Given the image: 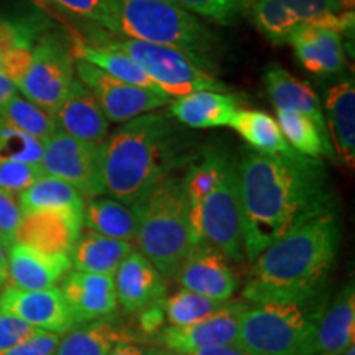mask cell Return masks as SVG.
<instances>
[{"label":"cell","instance_id":"14","mask_svg":"<svg viewBox=\"0 0 355 355\" xmlns=\"http://www.w3.org/2000/svg\"><path fill=\"white\" fill-rule=\"evenodd\" d=\"M0 311L21 319L35 329L58 336L66 334L76 326L58 288L24 291L7 286L0 293Z\"/></svg>","mask_w":355,"mask_h":355},{"label":"cell","instance_id":"1","mask_svg":"<svg viewBox=\"0 0 355 355\" xmlns=\"http://www.w3.org/2000/svg\"><path fill=\"white\" fill-rule=\"evenodd\" d=\"M235 166L248 261L304 222L336 211L334 191L321 159L296 152L261 155L250 150Z\"/></svg>","mask_w":355,"mask_h":355},{"label":"cell","instance_id":"17","mask_svg":"<svg viewBox=\"0 0 355 355\" xmlns=\"http://www.w3.org/2000/svg\"><path fill=\"white\" fill-rule=\"evenodd\" d=\"M64 254H43L24 243H15L7 257V285L15 290L40 291L56 288L71 270Z\"/></svg>","mask_w":355,"mask_h":355},{"label":"cell","instance_id":"22","mask_svg":"<svg viewBox=\"0 0 355 355\" xmlns=\"http://www.w3.org/2000/svg\"><path fill=\"white\" fill-rule=\"evenodd\" d=\"M324 121L336 159L349 170L355 168V84L344 79L327 89L324 97Z\"/></svg>","mask_w":355,"mask_h":355},{"label":"cell","instance_id":"50","mask_svg":"<svg viewBox=\"0 0 355 355\" xmlns=\"http://www.w3.org/2000/svg\"><path fill=\"white\" fill-rule=\"evenodd\" d=\"M155 355H180V354L171 352V350H162V352H155Z\"/></svg>","mask_w":355,"mask_h":355},{"label":"cell","instance_id":"11","mask_svg":"<svg viewBox=\"0 0 355 355\" xmlns=\"http://www.w3.org/2000/svg\"><path fill=\"white\" fill-rule=\"evenodd\" d=\"M355 12H340L296 28L290 43L301 66L314 76H336L345 68L344 40H354Z\"/></svg>","mask_w":355,"mask_h":355},{"label":"cell","instance_id":"27","mask_svg":"<svg viewBox=\"0 0 355 355\" xmlns=\"http://www.w3.org/2000/svg\"><path fill=\"white\" fill-rule=\"evenodd\" d=\"M71 51H73L74 60L86 61V63L96 66L97 69L104 71L109 76L133 84V86L159 91V87L146 76L145 71L139 64H135L127 55L114 50V48L102 46V44L92 42L89 43L84 40H74L71 42Z\"/></svg>","mask_w":355,"mask_h":355},{"label":"cell","instance_id":"18","mask_svg":"<svg viewBox=\"0 0 355 355\" xmlns=\"http://www.w3.org/2000/svg\"><path fill=\"white\" fill-rule=\"evenodd\" d=\"M61 295L76 324L92 322L117 311L115 282L110 275L71 272L66 275Z\"/></svg>","mask_w":355,"mask_h":355},{"label":"cell","instance_id":"28","mask_svg":"<svg viewBox=\"0 0 355 355\" xmlns=\"http://www.w3.org/2000/svg\"><path fill=\"white\" fill-rule=\"evenodd\" d=\"M133 336L109 321H94L71 329L60 339L55 355H107L115 345L133 343Z\"/></svg>","mask_w":355,"mask_h":355},{"label":"cell","instance_id":"45","mask_svg":"<svg viewBox=\"0 0 355 355\" xmlns=\"http://www.w3.org/2000/svg\"><path fill=\"white\" fill-rule=\"evenodd\" d=\"M17 92H19V89H17L15 84H13L8 78L3 76V74H0V110L6 107L7 102L10 101Z\"/></svg>","mask_w":355,"mask_h":355},{"label":"cell","instance_id":"8","mask_svg":"<svg viewBox=\"0 0 355 355\" xmlns=\"http://www.w3.org/2000/svg\"><path fill=\"white\" fill-rule=\"evenodd\" d=\"M92 43L127 55L135 64H139L145 74L170 97H181L199 91L229 92V86L207 73L194 63L183 51L171 46H162L139 40L110 37L105 33Z\"/></svg>","mask_w":355,"mask_h":355},{"label":"cell","instance_id":"15","mask_svg":"<svg viewBox=\"0 0 355 355\" xmlns=\"http://www.w3.org/2000/svg\"><path fill=\"white\" fill-rule=\"evenodd\" d=\"M247 304L245 301L232 300L227 308L201 322L186 327H166L159 339L168 350L180 355L193 354L206 347L235 345L239 337V322Z\"/></svg>","mask_w":355,"mask_h":355},{"label":"cell","instance_id":"47","mask_svg":"<svg viewBox=\"0 0 355 355\" xmlns=\"http://www.w3.org/2000/svg\"><path fill=\"white\" fill-rule=\"evenodd\" d=\"M107 355H155V352H146L145 349L139 347L133 343H123L115 345Z\"/></svg>","mask_w":355,"mask_h":355},{"label":"cell","instance_id":"9","mask_svg":"<svg viewBox=\"0 0 355 355\" xmlns=\"http://www.w3.org/2000/svg\"><path fill=\"white\" fill-rule=\"evenodd\" d=\"M74 78L69 40L61 33H42L33 44L32 61L17 89L28 101L55 114Z\"/></svg>","mask_w":355,"mask_h":355},{"label":"cell","instance_id":"38","mask_svg":"<svg viewBox=\"0 0 355 355\" xmlns=\"http://www.w3.org/2000/svg\"><path fill=\"white\" fill-rule=\"evenodd\" d=\"M42 176H44L42 165L0 159V189L15 194V196H20Z\"/></svg>","mask_w":355,"mask_h":355},{"label":"cell","instance_id":"39","mask_svg":"<svg viewBox=\"0 0 355 355\" xmlns=\"http://www.w3.org/2000/svg\"><path fill=\"white\" fill-rule=\"evenodd\" d=\"M40 28L33 20H8L0 17V69H2L3 60L12 48L20 43H35Z\"/></svg>","mask_w":355,"mask_h":355},{"label":"cell","instance_id":"13","mask_svg":"<svg viewBox=\"0 0 355 355\" xmlns=\"http://www.w3.org/2000/svg\"><path fill=\"white\" fill-rule=\"evenodd\" d=\"M175 278L183 290L219 301L232 300L241 285L229 260L204 242L191 248Z\"/></svg>","mask_w":355,"mask_h":355},{"label":"cell","instance_id":"26","mask_svg":"<svg viewBox=\"0 0 355 355\" xmlns=\"http://www.w3.org/2000/svg\"><path fill=\"white\" fill-rule=\"evenodd\" d=\"M84 225L104 237L135 242L137 217L130 206L114 198L97 196L86 199L83 212Z\"/></svg>","mask_w":355,"mask_h":355},{"label":"cell","instance_id":"42","mask_svg":"<svg viewBox=\"0 0 355 355\" xmlns=\"http://www.w3.org/2000/svg\"><path fill=\"white\" fill-rule=\"evenodd\" d=\"M42 332L43 331L35 329L21 319L0 311V350L15 347Z\"/></svg>","mask_w":355,"mask_h":355},{"label":"cell","instance_id":"29","mask_svg":"<svg viewBox=\"0 0 355 355\" xmlns=\"http://www.w3.org/2000/svg\"><path fill=\"white\" fill-rule=\"evenodd\" d=\"M277 123L283 139L296 153L314 159L326 157L336 162L329 135L308 115L293 110H277Z\"/></svg>","mask_w":355,"mask_h":355},{"label":"cell","instance_id":"30","mask_svg":"<svg viewBox=\"0 0 355 355\" xmlns=\"http://www.w3.org/2000/svg\"><path fill=\"white\" fill-rule=\"evenodd\" d=\"M229 127H232L257 153L288 155L295 152L283 139L277 119L263 110L239 109Z\"/></svg>","mask_w":355,"mask_h":355},{"label":"cell","instance_id":"32","mask_svg":"<svg viewBox=\"0 0 355 355\" xmlns=\"http://www.w3.org/2000/svg\"><path fill=\"white\" fill-rule=\"evenodd\" d=\"M0 125L24 132L43 144L60 130L55 114L40 107L19 92L0 110Z\"/></svg>","mask_w":355,"mask_h":355},{"label":"cell","instance_id":"36","mask_svg":"<svg viewBox=\"0 0 355 355\" xmlns=\"http://www.w3.org/2000/svg\"><path fill=\"white\" fill-rule=\"evenodd\" d=\"M50 2L74 19L89 21L115 37L117 26H115L112 0H50Z\"/></svg>","mask_w":355,"mask_h":355},{"label":"cell","instance_id":"40","mask_svg":"<svg viewBox=\"0 0 355 355\" xmlns=\"http://www.w3.org/2000/svg\"><path fill=\"white\" fill-rule=\"evenodd\" d=\"M21 222L19 196L0 189V245L6 250L15 245L17 232Z\"/></svg>","mask_w":355,"mask_h":355},{"label":"cell","instance_id":"21","mask_svg":"<svg viewBox=\"0 0 355 355\" xmlns=\"http://www.w3.org/2000/svg\"><path fill=\"white\" fill-rule=\"evenodd\" d=\"M355 345V288L349 282L327 300L311 344V355H340Z\"/></svg>","mask_w":355,"mask_h":355},{"label":"cell","instance_id":"7","mask_svg":"<svg viewBox=\"0 0 355 355\" xmlns=\"http://www.w3.org/2000/svg\"><path fill=\"white\" fill-rule=\"evenodd\" d=\"M326 293L308 301L247 304L239 322L237 347L243 355H311Z\"/></svg>","mask_w":355,"mask_h":355},{"label":"cell","instance_id":"12","mask_svg":"<svg viewBox=\"0 0 355 355\" xmlns=\"http://www.w3.org/2000/svg\"><path fill=\"white\" fill-rule=\"evenodd\" d=\"M74 73L96 96L109 122L125 123L144 114L166 107L173 101L165 92L123 83L81 60H74Z\"/></svg>","mask_w":355,"mask_h":355},{"label":"cell","instance_id":"46","mask_svg":"<svg viewBox=\"0 0 355 355\" xmlns=\"http://www.w3.org/2000/svg\"><path fill=\"white\" fill-rule=\"evenodd\" d=\"M188 355H243L237 345H220V347L199 349L196 352Z\"/></svg>","mask_w":355,"mask_h":355},{"label":"cell","instance_id":"25","mask_svg":"<svg viewBox=\"0 0 355 355\" xmlns=\"http://www.w3.org/2000/svg\"><path fill=\"white\" fill-rule=\"evenodd\" d=\"M133 245L135 243L115 241L87 230L86 234L79 235L78 242L71 250V265L78 272L114 277L119 265L133 250Z\"/></svg>","mask_w":355,"mask_h":355},{"label":"cell","instance_id":"44","mask_svg":"<svg viewBox=\"0 0 355 355\" xmlns=\"http://www.w3.org/2000/svg\"><path fill=\"white\" fill-rule=\"evenodd\" d=\"M60 339L61 336L58 334L42 332L15 347L0 350V355H55Z\"/></svg>","mask_w":355,"mask_h":355},{"label":"cell","instance_id":"10","mask_svg":"<svg viewBox=\"0 0 355 355\" xmlns=\"http://www.w3.org/2000/svg\"><path fill=\"white\" fill-rule=\"evenodd\" d=\"M42 168L73 186L84 199L105 196L104 144H91L58 130L43 144Z\"/></svg>","mask_w":355,"mask_h":355},{"label":"cell","instance_id":"23","mask_svg":"<svg viewBox=\"0 0 355 355\" xmlns=\"http://www.w3.org/2000/svg\"><path fill=\"white\" fill-rule=\"evenodd\" d=\"M241 105V97L230 92L199 91L175 97L170 115L186 128L229 127Z\"/></svg>","mask_w":355,"mask_h":355},{"label":"cell","instance_id":"41","mask_svg":"<svg viewBox=\"0 0 355 355\" xmlns=\"http://www.w3.org/2000/svg\"><path fill=\"white\" fill-rule=\"evenodd\" d=\"M283 2L293 12V15L298 19L300 25L343 12L339 0H283Z\"/></svg>","mask_w":355,"mask_h":355},{"label":"cell","instance_id":"4","mask_svg":"<svg viewBox=\"0 0 355 355\" xmlns=\"http://www.w3.org/2000/svg\"><path fill=\"white\" fill-rule=\"evenodd\" d=\"M193 245L207 243L227 260L245 259L237 166L225 152L206 148L183 171Z\"/></svg>","mask_w":355,"mask_h":355},{"label":"cell","instance_id":"20","mask_svg":"<svg viewBox=\"0 0 355 355\" xmlns=\"http://www.w3.org/2000/svg\"><path fill=\"white\" fill-rule=\"evenodd\" d=\"M114 282L119 304L128 313L150 308L162 301L166 291L165 278L139 250H132L119 265Z\"/></svg>","mask_w":355,"mask_h":355},{"label":"cell","instance_id":"48","mask_svg":"<svg viewBox=\"0 0 355 355\" xmlns=\"http://www.w3.org/2000/svg\"><path fill=\"white\" fill-rule=\"evenodd\" d=\"M7 286V250L0 245V291Z\"/></svg>","mask_w":355,"mask_h":355},{"label":"cell","instance_id":"35","mask_svg":"<svg viewBox=\"0 0 355 355\" xmlns=\"http://www.w3.org/2000/svg\"><path fill=\"white\" fill-rule=\"evenodd\" d=\"M178 7L194 17L216 21L219 25H232L243 15H248L252 0H171Z\"/></svg>","mask_w":355,"mask_h":355},{"label":"cell","instance_id":"16","mask_svg":"<svg viewBox=\"0 0 355 355\" xmlns=\"http://www.w3.org/2000/svg\"><path fill=\"white\" fill-rule=\"evenodd\" d=\"M83 212L48 209L21 216L17 242L43 254L69 255L83 234Z\"/></svg>","mask_w":355,"mask_h":355},{"label":"cell","instance_id":"37","mask_svg":"<svg viewBox=\"0 0 355 355\" xmlns=\"http://www.w3.org/2000/svg\"><path fill=\"white\" fill-rule=\"evenodd\" d=\"M43 141L24 132L0 125V159L42 165Z\"/></svg>","mask_w":355,"mask_h":355},{"label":"cell","instance_id":"34","mask_svg":"<svg viewBox=\"0 0 355 355\" xmlns=\"http://www.w3.org/2000/svg\"><path fill=\"white\" fill-rule=\"evenodd\" d=\"M230 303L232 300H211L198 293L181 290L165 301V314L173 327H186L214 316Z\"/></svg>","mask_w":355,"mask_h":355},{"label":"cell","instance_id":"43","mask_svg":"<svg viewBox=\"0 0 355 355\" xmlns=\"http://www.w3.org/2000/svg\"><path fill=\"white\" fill-rule=\"evenodd\" d=\"M35 43H20L17 44L15 48H12L8 51V55L3 60L2 69H0V74L10 79V81L19 86L21 79H24L26 69H28L30 61H32V50Z\"/></svg>","mask_w":355,"mask_h":355},{"label":"cell","instance_id":"24","mask_svg":"<svg viewBox=\"0 0 355 355\" xmlns=\"http://www.w3.org/2000/svg\"><path fill=\"white\" fill-rule=\"evenodd\" d=\"M265 87L275 109L293 110V112L308 115L318 123L321 130L327 133L322 105L308 84L293 76L283 66L273 63L266 66L265 69Z\"/></svg>","mask_w":355,"mask_h":355},{"label":"cell","instance_id":"33","mask_svg":"<svg viewBox=\"0 0 355 355\" xmlns=\"http://www.w3.org/2000/svg\"><path fill=\"white\" fill-rule=\"evenodd\" d=\"M248 15L261 35L275 44L290 43L300 21L283 0H252Z\"/></svg>","mask_w":355,"mask_h":355},{"label":"cell","instance_id":"31","mask_svg":"<svg viewBox=\"0 0 355 355\" xmlns=\"http://www.w3.org/2000/svg\"><path fill=\"white\" fill-rule=\"evenodd\" d=\"M21 216L37 211L48 209H64L84 212V199L73 186L58 180L55 176L44 175L37 183L19 196Z\"/></svg>","mask_w":355,"mask_h":355},{"label":"cell","instance_id":"3","mask_svg":"<svg viewBox=\"0 0 355 355\" xmlns=\"http://www.w3.org/2000/svg\"><path fill=\"white\" fill-rule=\"evenodd\" d=\"M339 247L336 211L304 222L252 261L242 298L248 304L318 298L334 268Z\"/></svg>","mask_w":355,"mask_h":355},{"label":"cell","instance_id":"49","mask_svg":"<svg viewBox=\"0 0 355 355\" xmlns=\"http://www.w3.org/2000/svg\"><path fill=\"white\" fill-rule=\"evenodd\" d=\"M339 2L343 12H355V0H339Z\"/></svg>","mask_w":355,"mask_h":355},{"label":"cell","instance_id":"5","mask_svg":"<svg viewBox=\"0 0 355 355\" xmlns=\"http://www.w3.org/2000/svg\"><path fill=\"white\" fill-rule=\"evenodd\" d=\"M115 37L171 46L216 74L217 38L202 21L171 0H112Z\"/></svg>","mask_w":355,"mask_h":355},{"label":"cell","instance_id":"19","mask_svg":"<svg viewBox=\"0 0 355 355\" xmlns=\"http://www.w3.org/2000/svg\"><path fill=\"white\" fill-rule=\"evenodd\" d=\"M58 128L73 139L104 144L110 135V122L104 110L84 84L74 78L68 94L55 112Z\"/></svg>","mask_w":355,"mask_h":355},{"label":"cell","instance_id":"2","mask_svg":"<svg viewBox=\"0 0 355 355\" xmlns=\"http://www.w3.org/2000/svg\"><path fill=\"white\" fill-rule=\"evenodd\" d=\"M196 137L170 114L132 119L104 141L105 194L127 206L198 157Z\"/></svg>","mask_w":355,"mask_h":355},{"label":"cell","instance_id":"6","mask_svg":"<svg viewBox=\"0 0 355 355\" xmlns=\"http://www.w3.org/2000/svg\"><path fill=\"white\" fill-rule=\"evenodd\" d=\"M130 207L137 217L139 252L163 278H175L194 247L183 173L165 178Z\"/></svg>","mask_w":355,"mask_h":355},{"label":"cell","instance_id":"51","mask_svg":"<svg viewBox=\"0 0 355 355\" xmlns=\"http://www.w3.org/2000/svg\"><path fill=\"white\" fill-rule=\"evenodd\" d=\"M340 355H355V345H352V347H349L344 354H340Z\"/></svg>","mask_w":355,"mask_h":355}]
</instances>
